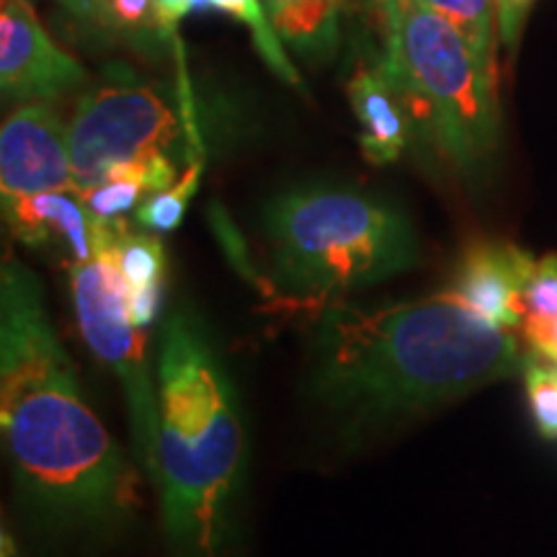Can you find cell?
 Listing matches in <instances>:
<instances>
[{
	"instance_id": "cell-9",
	"label": "cell",
	"mask_w": 557,
	"mask_h": 557,
	"mask_svg": "<svg viewBox=\"0 0 557 557\" xmlns=\"http://www.w3.org/2000/svg\"><path fill=\"white\" fill-rule=\"evenodd\" d=\"M78 191L67 124L45 101L21 103L0 127V199Z\"/></svg>"
},
{
	"instance_id": "cell-15",
	"label": "cell",
	"mask_w": 557,
	"mask_h": 557,
	"mask_svg": "<svg viewBox=\"0 0 557 557\" xmlns=\"http://www.w3.org/2000/svg\"><path fill=\"white\" fill-rule=\"evenodd\" d=\"M418 3L447 18L449 24L462 34L465 41H468L470 50L475 52L478 62L485 67V73L498 78L496 0H418Z\"/></svg>"
},
{
	"instance_id": "cell-2",
	"label": "cell",
	"mask_w": 557,
	"mask_h": 557,
	"mask_svg": "<svg viewBox=\"0 0 557 557\" xmlns=\"http://www.w3.org/2000/svg\"><path fill=\"white\" fill-rule=\"evenodd\" d=\"M527 361L511 329L451 292L385 305L333 299L312 331L308 389L341 429L367 434L521 374Z\"/></svg>"
},
{
	"instance_id": "cell-17",
	"label": "cell",
	"mask_w": 557,
	"mask_h": 557,
	"mask_svg": "<svg viewBox=\"0 0 557 557\" xmlns=\"http://www.w3.org/2000/svg\"><path fill=\"white\" fill-rule=\"evenodd\" d=\"M201 173H205V156L189 160V165L181 173L176 184L169 186L165 191L150 194V197L137 207V225L156 235L173 233V230L181 225L186 209H189L191 197L199 189Z\"/></svg>"
},
{
	"instance_id": "cell-8",
	"label": "cell",
	"mask_w": 557,
	"mask_h": 557,
	"mask_svg": "<svg viewBox=\"0 0 557 557\" xmlns=\"http://www.w3.org/2000/svg\"><path fill=\"white\" fill-rule=\"evenodd\" d=\"M86 83V67L54 45L29 0H0V88L5 101H58Z\"/></svg>"
},
{
	"instance_id": "cell-10",
	"label": "cell",
	"mask_w": 557,
	"mask_h": 557,
	"mask_svg": "<svg viewBox=\"0 0 557 557\" xmlns=\"http://www.w3.org/2000/svg\"><path fill=\"white\" fill-rule=\"evenodd\" d=\"M11 235L34 250H50L70 267L94 259L114 240L120 222H103L78 191H39L3 199Z\"/></svg>"
},
{
	"instance_id": "cell-14",
	"label": "cell",
	"mask_w": 557,
	"mask_h": 557,
	"mask_svg": "<svg viewBox=\"0 0 557 557\" xmlns=\"http://www.w3.org/2000/svg\"><path fill=\"white\" fill-rule=\"evenodd\" d=\"M284 45L302 54H331L338 41L341 11L348 0H261Z\"/></svg>"
},
{
	"instance_id": "cell-27",
	"label": "cell",
	"mask_w": 557,
	"mask_h": 557,
	"mask_svg": "<svg viewBox=\"0 0 557 557\" xmlns=\"http://www.w3.org/2000/svg\"><path fill=\"white\" fill-rule=\"evenodd\" d=\"M54 3L62 5V9L70 11V13H73V16H75V5H78V0H54Z\"/></svg>"
},
{
	"instance_id": "cell-23",
	"label": "cell",
	"mask_w": 557,
	"mask_h": 557,
	"mask_svg": "<svg viewBox=\"0 0 557 557\" xmlns=\"http://www.w3.org/2000/svg\"><path fill=\"white\" fill-rule=\"evenodd\" d=\"M521 336L527 338L529 348L542 359L553 361L557 364V312L542 325H534V329L521 331Z\"/></svg>"
},
{
	"instance_id": "cell-12",
	"label": "cell",
	"mask_w": 557,
	"mask_h": 557,
	"mask_svg": "<svg viewBox=\"0 0 557 557\" xmlns=\"http://www.w3.org/2000/svg\"><path fill=\"white\" fill-rule=\"evenodd\" d=\"M346 94L359 122L361 156L372 165L395 163L413 143V127L385 65L359 67L348 78Z\"/></svg>"
},
{
	"instance_id": "cell-3",
	"label": "cell",
	"mask_w": 557,
	"mask_h": 557,
	"mask_svg": "<svg viewBox=\"0 0 557 557\" xmlns=\"http://www.w3.org/2000/svg\"><path fill=\"white\" fill-rule=\"evenodd\" d=\"M156 480L165 557H230L248 462L238 389L205 318L181 302L158 336Z\"/></svg>"
},
{
	"instance_id": "cell-18",
	"label": "cell",
	"mask_w": 557,
	"mask_h": 557,
	"mask_svg": "<svg viewBox=\"0 0 557 557\" xmlns=\"http://www.w3.org/2000/svg\"><path fill=\"white\" fill-rule=\"evenodd\" d=\"M83 205H86L96 218L103 222H120L122 214L132 212L150 197L148 186L143 181L129 176V173H111L101 184L78 191Z\"/></svg>"
},
{
	"instance_id": "cell-25",
	"label": "cell",
	"mask_w": 557,
	"mask_h": 557,
	"mask_svg": "<svg viewBox=\"0 0 557 557\" xmlns=\"http://www.w3.org/2000/svg\"><path fill=\"white\" fill-rule=\"evenodd\" d=\"M103 11V0H78L75 5V16L83 21H90V24H99Z\"/></svg>"
},
{
	"instance_id": "cell-13",
	"label": "cell",
	"mask_w": 557,
	"mask_h": 557,
	"mask_svg": "<svg viewBox=\"0 0 557 557\" xmlns=\"http://www.w3.org/2000/svg\"><path fill=\"white\" fill-rule=\"evenodd\" d=\"M111 259L116 263L122 284L124 302H127L129 320L137 329H148L156 323L163 299L165 278V250L156 233H132L120 222L114 243H111Z\"/></svg>"
},
{
	"instance_id": "cell-1",
	"label": "cell",
	"mask_w": 557,
	"mask_h": 557,
	"mask_svg": "<svg viewBox=\"0 0 557 557\" xmlns=\"http://www.w3.org/2000/svg\"><path fill=\"white\" fill-rule=\"evenodd\" d=\"M0 429L18 506L41 537L96 549L129 532L143 470L88 403L39 278L11 253L0 269Z\"/></svg>"
},
{
	"instance_id": "cell-7",
	"label": "cell",
	"mask_w": 557,
	"mask_h": 557,
	"mask_svg": "<svg viewBox=\"0 0 557 557\" xmlns=\"http://www.w3.org/2000/svg\"><path fill=\"white\" fill-rule=\"evenodd\" d=\"M109 248L67 269L70 299L81 338L120 382L135 465L152 483L158 465V369L148 359L145 331L129 320L122 276Z\"/></svg>"
},
{
	"instance_id": "cell-20",
	"label": "cell",
	"mask_w": 557,
	"mask_h": 557,
	"mask_svg": "<svg viewBox=\"0 0 557 557\" xmlns=\"http://www.w3.org/2000/svg\"><path fill=\"white\" fill-rule=\"evenodd\" d=\"M557 312V253L537 259L521 295V331L542 325Z\"/></svg>"
},
{
	"instance_id": "cell-6",
	"label": "cell",
	"mask_w": 557,
	"mask_h": 557,
	"mask_svg": "<svg viewBox=\"0 0 557 557\" xmlns=\"http://www.w3.org/2000/svg\"><path fill=\"white\" fill-rule=\"evenodd\" d=\"M70 158L78 191L101 184L111 171L171 152L184 143L191 156H205L197 116L148 83H107L81 96L67 124Z\"/></svg>"
},
{
	"instance_id": "cell-21",
	"label": "cell",
	"mask_w": 557,
	"mask_h": 557,
	"mask_svg": "<svg viewBox=\"0 0 557 557\" xmlns=\"http://www.w3.org/2000/svg\"><path fill=\"white\" fill-rule=\"evenodd\" d=\"M101 26L116 32H160L156 0H103Z\"/></svg>"
},
{
	"instance_id": "cell-22",
	"label": "cell",
	"mask_w": 557,
	"mask_h": 557,
	"mask_svg": "<svg viewBox=\"0 0 557 557\" xmlns=\"http://www.w3.org/2000/svg\"><path fill=\"white\" fill-rule=\"evenodd\" d=\"M534 0H496L498 11V32L508 47L519 45L521 26L529 16V9H532Z\"/></svg>"
},
{
	"instance_id": "cell-16",
	"label": "cell",
	"mask_w": 557,
	"mask_h": 557,
	"mask_svg": "<svg viewBox=\"0 0 557 557\" xmlns=\"http://www.w3.org/2000/svg\"><path fill=\"white\" fill-rule=\"evenodd\" d=\"M209 11L230 13V16L238 18L240 24H246L250 37H253L256 52L261 54V60L267 62L271 73H274L278 81L287 83V86L305 90L302 75H299V70L295 65H292L289 54L284 52V39L278 37L274 26H271L261 0H209Z\"/></svg>"
},
{
	"instance_id": "cell-11",
	"label": "cell",
	"mask_w": 557,
	"mask_h": 557,
	"mask_svg": "<svg viewBox=\"0 0 557 557\" xmlns=\"http://www.w3.org/2000/svg\"><path fill=\"white\" fill-rule=\"evenodd\" d=\"M537 259L508 240H472L459 256L451 295L504 329H521V295Z\"/></svg>"
},
{
	"instance_id": "cell-19",
	"label": "cell",
	"mask_w": 557,
	"mask_h": 557,
	"mask_svg": "<svg viewBox=\"0 0 557 557\" xmlns=\"http://www.w3.org/2000/svg\"><path fill=\"white\" fill-rule=\"evenodd\" d=\"M524 385L529 413L534 426L545 438H557V364H542L540 359L529 357L524 367Z\"/></svg>"
},
{
	"instance_id": "cell-4",
	"label": "cell",
	"mask_w": 557,
	"mask_h": 557,
	"mask_svg": "<svg viewBox=\"0 0 557 557\" xmlns=\"http://www.w3.org/2000/svg\"><path fill=\"white\" fill-rule=\"evenodd\" d=\"M269 274L278 292L333 302L418 263L408 214L374 194L346 186H299L263 209Z\"/></svg>"
},
{
	"instance_id": "cell-26",
	"label": "cell",
	"mask_w": 557,
	"mask_h": 557,
	"mask_svg": "<svg viewBox=\"0 0 557 557\" xmlns=\"http://www.w3.org/2000/svg\"><path fill=\"white\" fill-rule=\"evenodd\" d=\"M403 0H374V5H377V11H380V18L385 16L387 11H393L395 5H400Z\"/></svg>"
},
{
	"instance_id": "cell-28",
	"label": "cell",
	"mask_w": 557,
	"mask_h": 557,
	"mask_svg": "<svg viewBox=\"0 0 557 557\" xmlns=\"http://www.w3.org/2000/svg\"><path fill=\"white\" fill-rule=\"evenodd\" d=\"M191 11H209V0H191Z\"/></svg>"
},
{
	"instance_id": "cell-24",
	"label": "cell",
	"mask_w": 557,
	"mask_h": 557,
	"mask_svg": "<svg viewBox=\"0 0 557 557\" xmlns=\"http://www.w3.org/2000/svg\"><path fill=\"white\" fill-rule=\"evenodd\" d=\"M158 5V18H160V32L176 34L178 24L184 21L186 13L191 11V0H156Z\"/></svg>"
},
{
	"instance_id": "cell-5",
	"label": "cell",
	"mask_w": 557,
	"mask_h": 557,
	"mask_svg": "<svg viewBox=\"0 0 557 557\" xmlns=\"http://www.w3.org/2000/svg\"><path fill=\"white\" fill-rule=\"evenodd\" d=\"M385 65L408 111L413 143L462 181L478 184L500 150L498 78L447 18L418 0H403L382 16Z\"/></svg>"
}]
</instances>
